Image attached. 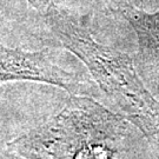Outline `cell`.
I'll list each match as a JSON object with an SVG mask.
<instances>
[{
    "label": "cell",
    "instance_id": "cell-1",
    "mask_svg": "<svg viewBox=\"0 0 159 159\" xmlns=\"http://www.w3.org/2000/svg\"><path fill=\"white\" fill-rule=\"evenodd\" d=\"M60 44L85 64L97 85L121 116L144 134L159 132V102L143 83L126 53L93 39L90 31L53 2L44 14Z\"/></svg>",
    "mask_w": 159,
    "mask_h": 159
},
{
    "label": "cell",
    "instance_id": "cell-2",
    "mask_svg": "<svg viewBox=\"0 0 159 159\" xmlns=\"http://www.w3.org/2000/svg\"><path fill=\"white\" fill-rule=\"evenodd\" d=\"M72 102L58 114L57 118L51 120V123H47L33 133L23 137V140L19 139L11 145H18L20 156H27L34 150H38L31 156L45 159H65L77 153L86 144L90 145L87 140L96 136L111 138L118 136L117 131H119V127L98 132L90 131L113 120L117 118L116 116L87 99H73Z\"/></svg>",
    "mask_w": 159,
    "mask_h": 159
},
{
    "label": "cell",
    "instance_id": "cell-3",
    "mask_svg": "<svg viewBox=\"0 0 159 159\" xmlns=\"http://www.w3.org/2000/svg\"><path fill=\"white\" fill-rule=\"evenodd\" d=\"M23 80L58 86L77 96L96 97L97 90L91 80L57 65L48 48L24 51L0 45V84Z\"/></svg>",
    "mask_w": 159,
    "mask_h": 159
},
{
    "label": "cell",
    "instance_id": "cell-4",
    "mask_svg": "<svg viewBox=\"0 0 159 159\" xmlns=\"http://www.w3.org/2000/svg\"><path fill=\"white\" fill-rule=\"evenodd\" d=\"M106 1L134 30L138 39L134 66L143 83L159 102V11L148 13L123 0Z\"/></svg>",
    "mask_w": 159,
    "mask_h": 159
},
{
    "label": "cell",
    "instance_id": "cell-5",
    "mask_svg": "<svg viewBox=\"0 0 159 159\" xmlns=\"http://www.w3.org/2000/svg\"><path fill=\"white\" fill-rule=\"evenodd\" d=\"M30 5L33 8H35L38 12H40L43 16L46 13V11L48 10V7L56 2V0H26Z\"/></svg>",
    "mask_w": 159,
    "mask_h": 159
}]
</instances>
